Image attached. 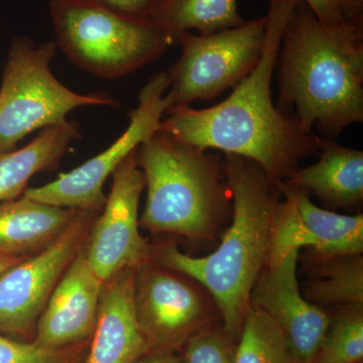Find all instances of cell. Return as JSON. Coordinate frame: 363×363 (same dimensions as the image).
I'll return each instance as SVG.
<instances>
[{
	"mask_svg": "<svg viewBox=\"0 0 363 363\" xmlns=\"http://www.w3.org/2000/svg\"><path fill=\"white\" fill-rule=\"evenodd\" d=\"M98 215L79 210L70 226L52 245L0 274V334L33 341L52 291L85 247Z\"/></svg>",
	"mask_w": 363,
	"mask_h": 363,
	"instance_id": "10",
	"label": "cell"
},
{
	"mask_svg": "<svg viewBox=\"0 0 363 363\" xmlns=\"http://www.w3.org/2000/svg\"><path fill=\"white\" fill-rule=\"evenodd\" d=\"M133 363H184L176 351L150 350Z\"/></svg>",
	"mask_w": 363,
	"mask_h": 363,
	"instance_id": "28",
	"label": "cell"
},
{
	"mask_svg": "<svg viewBox=\"0 0 363 363\" xmlns=\"http://www.w3.org/2000/svg\"><path fill=\"white\" fill-rule=\"evenodd\" d=\"M233 222L211 255L194 257L174 245L152 247V259L194 279L213 298L224 330L238 341L255 283L267 267L278 186L259 164L224 154Z\"/></svg>",
	"mask_w": 363,
	"mask_h": 363,
	"instance_id": "3",
	"label": "cell"
},
{
	"mask_svg": "<svg viewBox=\"0 0 363 363\" xmlns=\"http://www.w3.org/2000/svg\"><path fill=\"white\" fill-rule=\"evenodd\" d=\"M235 363H296L278 325L252 305L236 341Z\"/></svg>",
	"mask_w": 363,
	"mask_h": 363,
	"instance_id": "21",
	"label": "cell"
},
{
	"mask_svg": "<svg viewBox=\"0 0 363 363\" xmlns=\"http://www.w3.org/2000/svg\"><path fill=\"white\" fill-rule=\"evenodd\" d=\"M236 340L221 325L196 334L184 345V363H235Z\"/></svg>",
	"mask_w": 363,
	"mask_h": 363,
	"instance_id": "24",
	"label": "cell"
},
{
	"mask_svg": "<svg viewBox=\"0 0 363 363\" xmlns=\"http://www.w3.org/2000/svg\"><path fill=\"white\" fill-rule=\"evenodd\" d=\"M136 150L112 174L106 204L86 241V259L102 281L124 269H138L152 257V247L140 231L138 208L145 178L136 160Z\"/></svg>",
	"mask_w": 363,
	"mask_h": 363,
	"instance_id": "11",
	"label": "cell"
},
{
	"mask_svg": "<svg viewBox=\"0 0 363 363\" xmlns=\"http://www.w3.org/2000/svg\"><path fill=\"white\" fill-rule=\"evenodd\" d=\"M267 35L259 64L221 104L205 109L169 107L159 130L202 150L257 162L274 183L285 181L303 157L320 150L321 138L272 104V79L286 23L298 0H269Z\"/></svg>",
	"mask_w": 363,
	"mask_h": 363,
	"instance_id": "1",
	"label": "cell"
},
{
	"mask_svg": "<svg viewBox=\"0 0 363 363\" xmlns=\"http://www.w3.org/2000/svg\"><path fill=\"white\" fill-rule=\"evenodd\" d=\"M135 269L104 281L99 312L83 363H133L150 350L135 311Z\"/></svg>",
	"mask_w": 363,
	"mask_h": 363,
	"instance_id": "15",
	"label": "cell"
},
{
	"mask_svg": "<svg viewBox=\"0 0 363 363\" xmlns=\"http://www.w3.org/2000/svg\"><path fill=\"white\" fill-rule=\"evenodd\" d=\"M304 297L318 307L363 306V257L355 255H324L310 252Z\"/></svg>",
	"mask_w": 363,
	"mask_h": 363,
	"instance_id": "19",
	"label": "cell"
},
{
	"mask_svg": "<svg viewBox=\"0 0 363 363\" xmlns=\"http://www.w3.org/2000/svg\"><path fill=\"white\" fill-rule=\"evenodd\" d=\"M26 257H6V255H0V274H4L7 269L11 267L16 266V264Z\"/></svg>",
	"mask_w": 363,
	"mask_h": 363,
	"instance_id": "29",
	"label": "cell"
},
{
	"mask_svg": "<svg viewBox=\"0 0 363 363\" xmlns=\"http://www.w3.org/2000/svg\"><path fill=\"white\" fill-rule=\"evenodd\" d=\"M150 21L179 44L184 33L197 30L208 35L245 23L238 11V0H162Z\"/></svg>",
	"mask_w": 363,
	"mask_h": 363,
	"instance_id": "20",
	"label": "cell"
},
{
	"mask_svg": "<svg viewBox=\"0 0 363 363\" xmlns=\"http://www.w3.org/2000/svg\"><path fill=\"white\" fill-rule=\"evenodd\" d=\"M341 18L346 25L363 26V0H338Z\"/></svg>",
	"mask_w": 363,
	"mask_h": 363,
	"instance_id": "27",
	"label": "cell"
},
{
	"mask_svg": "<svg viewBox=\"0 0 363 363\" xmlns=\"http://www.w3.org/2000/svg\"><path fill=\"white\" fill-rule=\"evenodd\" d=\"M169 87L168 73L156 74L140 91L138 107L128 114L130 125L116 143L57 180L26 189L23 195L52 206L100 213L106 204L105 181L131 152L159 130L162 114L172 106L171 99L164 95Z\"/></svg>",
	"mask_w": 363,
	"mask_h": 363,
	"instance_id": "9",
	"label": "cell"
},
{
	"mask_svg": "<svg viewBox=\"0 0 363 363\" xmlns=\"http://www.w3.org/2000/svg\"><path fill=\"white\" fill-rule=\"evenodd\" d=\"M90 340L65 347H45L0 334V363H83Z\"/></svg>",
	"mask_w": 363,
	"mask_h": 363,
	"instance_id": "23",
	"label": "cell"
},
{
	"mask_svg": "<svg viewBox=\"0 0 363 363\" xmlns=\"http://www.w3.org/2000/svg\"><path fill=\"white\" fill-rule=\"evenodd\" d=\"M314 363H322V362H315Z\"/></svg>",
	"mask_w": 363,
	"mask_h": 363,
	"instance_id": "30",
	"label": "cell"
},
{
	"mask_svg": "<svg viewBox=\"0 0 363 363\" xmlns=\"http://www.w3.org/2000/svg\"><path fill=\"white\" fill-rule=\"evenodd\" d=\"M267 23L266 16L208 35L184 33L180 59L167 71L172 106L211 101L247 77L262 58Z\"/></svg>",
	"mask_w": 363,
	"mask_h": 363,
	"instance_id": "7",
	"label": "cell"
},
{
	"mask_svg": "<svg viewBox=\"0 0 363 363\" xmlns=\"http://www.w3.org/2000/svg\"><path fill=\"white\" fill-rule=\"evenodd\" d=\"M57 45L83 70L118 79L156 61L173 39L152 21H136L84 0H51Z\"/></svg>",
	"mask_w": 363,
	"mask_h": 363,
	"instance_id": "5",
	"label": "cell"
},
{
	"mask_svg": "<svg viewBox=\"0 0 363 363\" xmlns=\"http://www.w3.org/2000/svg\"><path fill=\"white\" fill-rule=\"evenodd\" d=\"M322 25L335 28L343 25L338 0H304Z\"/></svg>",
	"mask_w": 363,
	"mask_h": 363,
	"instance_id": "26",
	"label": "cell"
},
{
	"mask_svg": "<svg viewBox=\"0 0 363 363\" xmlns=\"http://www.w3.org/2000/svg\"><path fill=\"white\" fill-rule=\"evenodd\" d=\"M57 45H37L26 35L11 40L0 87V150H13L33 131L68 123L78 107L118 106L104 93L78 94L62 84L50 68Z\"/></svg>",
	"mask_w": 363,
	"mask_h": 363,
	"instance_id": "6",
	"label": "cell"
},
{
	"mask_svg": "<svg viewBox=\"0 0 363 363\" xmlns=\"http://www.w3.org/2000/svg\"><path fill=\"white\" fill-rule=\"evenodd\" d=\"M78 123L49 126L20 150H0V202L18 199L40 172L58 168L70 143L80 138Z\"/></svg>",
	"mask_w": 363,
	"mask_h": 363,
	"instance_id": "18",
	"label": "cell"
},
{
	"mask_svg": "<svg viewBox=\"0 0 363 363\" xmlns=\"http://www.w3.org/2000/svg\"><path fill=\"white\" fill-rule=\"evenodd\" d=\"M135 311L150 350L176 351L220 320L199 283L150 259L135 269Z\"/></svg>",
	"mask_w": 363,
	"mask_h": 363,
	"instance_id": "8",
	"label": "cell"
},
{
	"mask_svg": "<svg viewBox=\"0 0 363 363\" xmlns=\"http://www.w3.org/2000/svg\"><path fill=\"white\" fill-rule=\"evenodd\" d=\"M362 306L340 308L335 317L331 316L316 362L362 363Z\"/></svg>",
	"mask_w": 363,
	"mask_h": 363,
	"instance_id": "22",
	"label": "cell"
},
{
	"mask_svg": "<svg viewBox=\"0 0 363 363\" xmlns=\"http://www.w3.org/2000/svg\"><path fill=\"white\" fill-rule=\"evenodd\" d=\"M147 202L140 226L194 240L213 238L233 210L223 160L157 131L136 150Z\"/></svg>",
	"mask_w": 363,
	"mask_h": 363,
	"instance_id": "4",
	"label": "cell"
},
{
	"mask_svg": "<svg viewBox=\"0 0 363 363\" xmlns=\"http://www.w3.org/2000/svg\"><path fill=\"white\" fill-rule=\"evenodd\" d=\"M278 107L303 130L333 140L363 121V26L327 28L298 0L278 61Z\"/></svg>",
	"mask_w": 363,
	"mask_h": 363,
	"instance_id": "2",
	"label": "cell"
},
{
	"mask_svg": "<svg viewBox=\"0 0 363 363\" xmlns=\"http://www.w3.org/2000/svg\"><path fill=\"white\" fill-rule=\"evenodd\" d=\"M283 202L274 210L267 266L304 247L318 255H355L363 250L362 214L344 215L318 207L303 191L278 182Z\"/></svg>",
	"mask_w": 363,
	"mask_h": 363,
	"instance_id": "12",
	"label": "cell"
},
{
	"mask_svg": "<svg viewBox=\"0 0 363 363\" xmlns=\"http://www.w3.org/2000/svg\"><path fill=\"white\" fill-rule=\"evenodd\" d=\"M79 210L52 206L21 196L0 204V255L28 257L52 245Z\"/></svg>",
	"mask_w": 363,
	"mask_h": 363,
	"instance_id": "17",
	"label": "cell"
},
{
	"mask_svg": "<svg viewBox=\"0 0 363 363\" xmlns=\"http://www.w3.org/2000/svg\"><path fill=\"white\" fill-rule=\"evenodd\" d=\"M298 253L300 250H294L279 264L264 267L253 288L250 305L278 325L296 363H314L331 315L303 295L297 274Z\"/></svg>",
	"mask_w": 363,
	"mask_h": 363,
	"instance_id": "13",
	"label": "cell"
},
{
	"mask_svg": "<svg viewBox=\"0 0 363 363\" xmlns=\"http://www.w3.org/2000/svg\"><path fill=\"white\" fill-rule=\"evenodd\" d=\"M316 164L297 169L286 185L316 196L335 208L359 207L363 201V152L321 138Z\"/></svg>",
	"mask_w": 363,
	"mask_h": 363,
	"instance_id": "16",
	"label": "cell"
},
{
	"mask_svg": "<svg viewBox=\"0 0 363 363\" xmlns=\"http://www.w3.org/2000/svg\"><path fill=\"white\" fill-rule=\"evenodd\" d=\"M104 285L90 269L83 247L52 291L33 341L45 347H65L90 340Z\"/></svg>",
	"mask_w": 363,
	"mask_h": 363,
	"instance_id": "14",
	"label": "cell"
},
{
	"mask_svg": "<svg viewBox=\"0 0 363 363\" xmlns=\"http://www.w3.org/2000/svg\"><path fill=\"white\" fill-rule=\"evenodd\" d=\"M112 13L136 21H150L162 0H84Z\"/></svg>",
	"mask_w": 363,
	"mask_h": 363,
	"instance_id": "25",
	"label": "cell"
}]
</instances>
